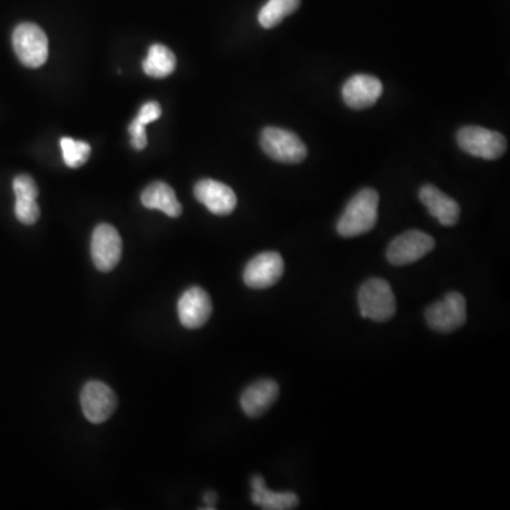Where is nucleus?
<instances>
[{
	"label": "nucleus",
	"mask_w": 510,
	"mask_h": 510,
	"mask_svg": "<svg viewBox=\"0 0 510 510\" xmlns=\"http://www.w3.org/2000/svg\"><path fill=\"white\" fill-rule=\"evenodd\" d=\"M379 217V193L374 189L359 191L344 209L338 221V233L342 237L362 236L376 226Z\"/></svg>",
	"instance_id": "obj_1"
},
{
	"label": "nucleus",
	"mask_w": 510,
	"mask_h": 510,
	"mask_svg": "<svg viewBox=\"0 0 510 510\" xmlns=\"http://www.w3.org/2000/svg\"><path fill=\"white\" fill-rule=\"evenodd\" d=\"M359 306L363 318L387 322L394 316L397 303L389 282L382 278H372L359 291Z\"/></svg>",
	"instance_id": "obj_2"
},
{
	"label": "nucleus",
	"mask_w": 510,
	"mask_h": 510,
	"mask_svg": "<svg viewBox=\"0 0 510 510\" xmlns=\"http://www.w3.org/2000/svg\"><path fill=\"white\" fill-rule=\"evenodd\" d=\"M456 142L464 152L484 160L499 159L507 149L506 138L488 128H461L456 134Z\"/></svg>",
	"instance_id": "obj_3"
},
{
	"label": "nucleus",
	"mask_w": 510,
	"mask_h": 510,
	"mask_svg": "<svg viewBox=\"0 0 510 510\" xmlns=\"http://www.w3.org/2000/svg\"><path fill=\"white\" fill-rule=\"evenodd\" d=\"M13 48L26 67H42L48 57V40L40 26L22 23L13 32Z\"/></svg>",
	"instance_id": "obj_4"
},
{
	"label": "nucleus",
	"mask_w": 510,
	"mask_h": 510,
	"mask_svg": "<svg viewBox=\"0 0 510 510\" xmlns=\"http://www.w3.org/2000/svg\"><path fill=\"white\" fill-rule=\"evenodd\" d=\"M261 148L265 155L280 163H301L308 155L302 139L282 128H264L261 132Z\"/></svg>",
	"instance_id": "obj_5"
},
{
	"label": "nucleus",
	"mask_w": 510,
	"mask_h": 510,
	"mask_svg": "<svg viewBox=\"0 0 510 510\" xmlns=\"http://www.w3.org/2000/svg\"><path fill=\"white\" fill-rule=\"evenodd\" d=\"M425 319L431 329L440 333H451L463 328L466 322V301L463 293L450 292L440 302L425 311Z\"/></svg>",
	"instance_id": "obj_6"
},
{
	"label": "nucleus",
	"mask_w": 510,
	"mask_h": 510,
	"mask_svg": "<svg viewBox=\"0 0 510 510\" xmlns=\"http://www.w3.org/2000/svg\"><path fill=\"white\" fill-rule=\"evenodd\" d=\"M80 402L84 415L93 424L106 423L118 405L114 390L98 380L87 382L81 390Z\"/></svg>",
	"instance_id": "obj_7"
},
{
	"label": "nucleus",
	"mask_w": 510,
	"mask_h": 510,
	"mask_svg": "<svg viewBox=\"0 0 510 510\" xmlns=\"http://www.w3.org/2000/svg\"><path fill=\"white\" fill-rule=\"evenodd\" d=\"M284 260L278 252H261L250 260L242 272V280L252 290H267L277 284L284 275Z\"/></svg>",
	"instance_id": "obj_8"
},
{
	"label": "nucleus",
	"mask_w": 510,
	"mask_h": 510,
	"mask_svg": "<svg viewBox=\"0 0 510 510\" xmlns=\"http://www.w3.org/2000/svg\"><path fill=\"white\" fill-rule=\"evenodd\" d=\"M435 247V240L428 234L410 230L390 242L387 260L393 265H408L423 259Z\"/></svg>",
	"instance_id": "obj_9"
},
{
	"label": "nucleus",
	"mask_w": 510,
	"mask_h": 510,
	"mask_svg": "<svg viewBox=\"0 0 510 510\" xmlns=\"http://www.w3.org/2000/svg\"><path fill=\"white\" fill-rule=\"evenodd\" d=\"M122 240L111 224H99L91 237V257L101 272H109L121 261Z\"/></svg>",
	"instance_id": "obj_10"
},
{
	"label": "nucleus",
	"mask_w": 510,
	"mask_h": 510,
	"mask_svg": "<svg viewBox=\"0 0 510 510\" xmlns=\"http://www.w3.org/2000/svg\"><path fill=\"white\" fill-rule=\"evenodd\" d=\"M213 311L209 293L200 287H191L182 293L178 302L180 323L188 329L201 328L208 322Z\"/></svg>",
	"instance_id": "obj_11"
},
{
	"label": "nucleus",
	"mask_w": 510,
	"mask_h": 510,
	"mask_svg": "<svg viewBox=\"0 0 510 510\" xmlns=\"http://www.w3.org/2000/svg\"><path fill=\"white\" fill-rule=\"evenodd\" d=\"M382 94V81L369 74H356L351 76L342 88L343 101L352 109H366L373 107Z\"/></svg>",
	"instance_id": "obj_12"
},
{
	"label": "nucleus",
	"mask_w": 510,
	"mask_h": 510,
	"mask_svg": "<svg viewBox=\"0 0 510 510\" xmlns=\"http://www.w3.org/2000/svg\"><path fill=\"white\" fill-rule=\"evenodd\" d=\"M195 196L208 210L217 216H229L237 206V196L233 189L213 178H203L196 183Z\"/></svg>",
	"instance_id": "obj_13"
},
{
	"label": "nucleus",
	"mask_w": 510,
	"mask_h": 510,
	"mask_svg": "<svg viewBox=\"0 0 510 510\" xmlns=\"http://www.w3.org/2000/svg\"><path fill=\"white\" fill-rule=\"evenodd\" d=\"M278 395H280L278 382L271 379H262L252 382L251 386L242 392L240 404L242 412L249 417H261L277 402Z\"/></svg>",
	"instance_id": "obj_14"
},
{
	"label": "nucleus",
	"mask_w": 510,
	"mask_h": 510,
	"mask_svg": "<svg viewBox=\"0 0 510 510\" xmlns=\"http://www.w3.org/2000/svg\"><path fill=\"white\" fill-rule=\"evenodd\" d=\"M420 200L443 226H455L459 220L461 208L450 196L444 195L440 189L433 185H424L420 189Z\"/></svg>",
	"instance_id": "obj_15"
},
{
	"label": "nucleus",
	"mask_w": 510,
	"mask_h": 510,
	"mask_svg": "<svg viewBox=\"0 0 510 510\" xmlns=\"http://www.w3.org/2000/svg\"><path fill=\"white\" fill-rule=\"evenodd\" d=\"M252 504L265 510H291L297 509L300 499L293 492H272L267 488L264 478L260 475L251 479Z\"/></svg>",
	"instance_id": "obj_16"
},
{
	"label": "nucleus",
	"mask_w": 510,
	"mask_h": 510,
	"mask_svg": "<svg viewBox=\"0 0 510 510\" xmlns=\"http://www.w3.org/2000/svg\"><path fill=\"white\" fill-rule=\"evenodd\" d=\"M140 201L145 208L150 209V210L157 209V210L163 211L166 216L173 217V219L182 214V204L178 203L175 190L163 182H155L148 186L142 191Z\"/></svg>",
	"instance_id": "obj_17"
},
{
	"label": "nucleus",
	"mask_w": 510,
	"mask_h": 510,
	"mask_svg": "<svg viewBox=\"0 0 510 510\" xmlns=\"http://www.w3.org/2000/svg\"><path fill=\"white\" fill-rule=\"evenodd\" d=\"M145 74L153 78H165L176 68V57L169 48L163 45H152L147 58L142 63Z\"/></svg>",
	"instance_id": "obj_18"
},
{
	"label": "nucleus",
	"mask_w": 510,
	"mask_h": 510,
	"mask_svg": "<svg viewBox=\"0 0 510 510\" xmlns=\"http://www.w3.org/2000/svg\"><path fill=\"white\" fill-rule=\"evenodd\" d=\"M301 0H268L259 13L260 25L264 29H272L280 25L285 17L297 12Z\"/></svg>",
	"instance_id": "obj_19"
},
{
	"label": "nucleus",
	"mask_w": 510,
	"mask_h": 510,
	"mask_svg": "<svg viewBox=\"0 0 510 510\" xmlns=\"http://www.w3.org/2000/svg\"><path fill=\"white\" fill-rule=\"evenodd\" d=\"M60 147L63 150L64 163L73 169L86 165L89 155H91V147L84 140H76L67 137L61 138Z\"/></svg>",
	"instance_id": "obj_20"
},
{
	"label": "nucleus",
	"mask_w": 510,
	"mask_h": 510,
	"mask_svg": "<svg viewBox=\"0 0 510 510\" xmlns=\"http://www.w3.org/2000/svg\"><path fill=\"white\" fill-rule=\"evenodd\" d=\"M15 214L20 223L32 226L40 217V208L35 199H16Z\"/></svg>",
	"instance_id": "obj_21"
},
{
	"label": "nucleus",
	"mask_w": 510,
	"mask_h": 510,
	"mask_svg": "<svg viewBox=\"0 0 510 510\" xmlns=\"http://www.w3.org/2000/svg\"><path fill=\"white\" fill-rule=\"evenodd\" d=\"M13 191L16 199H37L38 188L33 178L27 175H19L13 180Z\"/></svg>",
	"instance_id": "obj_22"
},
{
	"label": "nucleus",
	"mask_w": 510,
	"mask_h": 510,
	"mask_svg": "<svg viewBox=\"0 0 510 510\" xmlns=\"http://www.w3.org/2000/svg\"><path fill=\"white\" fill-rule=\"evenodd\" d=\"M160 115H162V108H160L159 104L155 101H150L147 102V104L140 108L139 114H138V117L134 119V121L147 127V125L150 124V122L159 119Z\"/></svg>",
	"instance_id": "obj_23"
},
{
	"label": "nucleus",
	"mask_w": 510,
	"mask_h": 510,
	"mask_svg": "<svg viewBox=\"0 0 510 510\" xmlns=\"http://www.w3.org/2000/svg\"><path fill=\"white\" fill-rule=\"evenodd\" d=\"M128 132H129V135H131V145L134 149L142 150L147 148V127L138 124V122L132 121L131 125H129V128H128Z\"/></svg>",
	"instance_id": "obj_24"
},
{
	"label": "nucleus",
	"mask_w": 510,
	"mask_h": 510,
	"mask_svg": "<svg viewBox=\"0 0 510 510\" xmlns=\"http://www.w3.org/2000/svg\"><path fill=\"white\" fill-rule=\"evenodd\" d=\"M204 504L208 505V506L204 507V509H216L217 504V494L216 492H206L203 496Z\"/></svg>",
	"instance_id": "obj_25"
}]
</instances>
